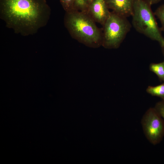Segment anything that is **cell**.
Wrapping results in <instances>:
<instances>
[{
  "label": "cell",
  "instance_id": "3957f363",
  "mask_svg": "<svg viewBox=\"0 0 164 164\" xmlns=\"http://www.w3.org/2000/svg\"><path fill=\"white\" fill-rule=\"evenodd\" d=\"M148 0H134L132 24L139 33L164 45V38Z\"/></svg>",
  "mask_w": 164,
  "mask_h": 164
},
{
  "label": "cell",
  "instance_id": "8992f818",
  "mask_svg": "<svg viewBox=\"0 0 164 164\" xmlns=\"http://www.w3.org/2000/svg\"><path fill=\"white\" fill-rule=\"evenodd\" d=\"M106 0H92L86 13L95 22L103 26L110 14Z\"/></svg>",
  "mask_w": 164,
  "mask_h": 164
},
{
  "label": "cell",
  "instance_id": "5bb4252c",
  "mask_svg": "<svg viewBox=\"0 0 164 164\" xmlns=\"http://www.w3.org/2000/svg\"><path fill=\"white\" fill-rule=\"evenodd\" d=\"M162 0H148L151 5L156 4L161 2Z\"/></svg>",
  "mask_w": 164,
  "mask_h": 164
},
{
  "label": "cell",
  "instance_id": "4fadbf2b",
  "mask_svg": "<svg viewBox=\"0 0 164 164\" xmlns=\"http://www.w3.org/2000/svg\"><path fill=\"white\" fill-rule=\"evenodd\" d=\"M154 108L164 120V100L157 102Z\"/></svg>",
  "mask_w": 164,
  "mask_h": 164
},
{
  "label": "cell",
  "instance_id": "6da1fadb",
  "mask_svg": "<svg viewBox=\"0 0 164 164\" xmlns=\"http://www.w3.org/2000/svg\"><path fill=\"white\" fill-rule=\"evenodd\" d=\"M51 9L46 0H0V18L23 36L32 35L48 23Z\"/></svg>",
  "mask_w": 164,
  "mask_h": 164
},
{
  "label": "cell",
  "instance_id": "9a60e30c",
  "mask_svg": "<svg viewBox=\"0 0 164 164\" xmlns=\"http://www.w3.org/2000/svg\"><path fill=\"white\" fill-rule=\"evenodd\" d=\"M161 47L162 53L163 55V56L164 57V45L162 47Z\"/></svg>",
  "mask_w": 164,
  "mask_h": 164
},
{
  "label": "cell",
  "instance_id": "30bf717a",
  "mask_svg": "<svg viewBox=\"0 0 164 164\" xmlns=\"http://www.w3.org/2000/svg\"><path fill=\"white\" fill-rule=\"evenodd\" d=\"M92 0H75L74 9L86 12Z\"/></svg>",
  "mask_w": 164,
  "mask_h": 164
},
{
  "label": "cell",
  "instance_id": "7a4b0ae2",
  "mask_svg": "<svg viewBox=\"0 0 164 164\" xmlns=\"http://www.w3.org/2000/svg\"><path fill=\"white\" fill-rule=\"evenodd\" d=\"M95 22L85 12L74 9L66 12L64 24L71 36L88 47L97 48L102 45L103 32Z\"/></svg>",
  "mask_w": 164,
  "mask_h": 164
},
{
  "label": "cell",
  "instance_id": "277c9868",
  "mask_svg": "<svg viewBox=\"0 0 164 164\" xmlns=\"http://www.w3.org/2000/svg\"><path fill=\"white\" fill-rule=\"evenodd\" d=\"M103 26L102 46L108 49L118 48L132 27L127 18L112 12Z\"/></svg>",
  "mask_w": 164,
  "mask_h": 164
},
{
  "label": "cell",
  "instance_id": "8fae6325",
  "mask_svg": "<svg viewBox=\"0 0 164 164\" xmlns=\"http://www.w3.org/2000/svg\"><path fill=\"white\" fill-rule=\"evenodd\" d=\"M154 14L159 20L162 31L164 32V4L160 5L154 12Z\"/></svg>",
  "mask_w": 164,
  "mask_h": 164
},
{
  "label": "cell",
  "instance_id": "9c48e42d",
  "mask_svg": "<svg viewBox=\"0 0 164 164\" xmlns=\"http://www.w3.org/2000/svg\"><path fill=\"white\" fill-rule=\"evenodd\" d=\"M146 91L152 96L157 97L164 100V82L156 86H148Z\"/></svg>",
  "mask_w": 164,
  "mask_h": 164
},
{
  "label": "cell",
  "instance_id": "52a82bcc",
  "mask_svg": "<svg viewBox=\"0 0 164 164\" xmlns=\"http://www.w3.org/2000/svg\"><path fill=\"white\" fill-rule=\"evenodd\" d=\"M134 0H106L109 9L115 13L126 18L132 16Z\"/></svg>",
  "mask_w": 164,
  "mask_h": 164
},
{
  "label": "cell",
  "instance_id": "5b68a950",
  "mask_svg": "<svg viewBox=\"0 0 164 164\" xmlns=\"http://www.w3.org/2000/svg\"><path fill=\"white\" fill-rule=\"evenodd\" d=\"M141 124L148 141L154 145L159 143L164 136V120L153 108H150L142 117Z\"/></svg>",
  "mask_w": 164,
  "mask_h": 164
},
{
  "label": "cell",
  "instance_id": "ba28073f",
  "mask_svg": "<svg viewBox=\"0 0 164 164\" xmlns=\"http://www.w3.org/2000/svg\"><path fill=\"white\" fill-rule=\"evenodd\" d=\"M149 69L157 76L161 81L164 82V61L158 63H151Z\"/></svg>",
  "mask_w": 164,
  "mask_h": 164
},
{
  "label": "cell",
  "instance_id": "7c38bea8",
  "mask_svg": "<svg viewBox=\"0 0 164 164\" xmlns=\"http://www.w3.org/2000/svg\"><path fill=\"white\" fill-rule=\"evenodd\" d=\"M60 3L66 12L74 9L75 0H60Z\"/></svg>",
  "mask_w": 164,
  "mask_h": 164
}]
</instances>
